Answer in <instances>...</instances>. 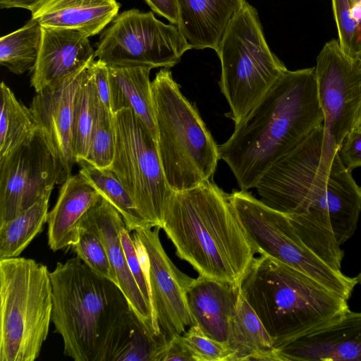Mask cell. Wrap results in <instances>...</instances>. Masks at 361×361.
Wrapping results in <instances>:
<instances>
[{
	"label": "cell",
	"instance_id": "6da1fadb",
	"mask_svg": "<svg viewBox=\"0 0 361 361\" xmlns=\"http://www.w3.org/2000/svg\"><path fill=\"white\" fill-rule=\"evenodd\" d=\"M324 125L274 163L255 188L260 200L286 214L295 231L323 259L341 255L355 233L361 187L335 153L324 157Z\"/></svg>",
	"mask_w": 361,
	"mask_h": 361
},
{
	"label": "cell",
	"instance_id": "7a4b0ae2",
	"mask_svg": "<svg viewBox=\"0 0 361 361\" xmlns=\"http://www.w3.org/2000/svg\"><path fill=\"white\" fill-rule=\"evenodd\" d=\"M324 123L315 68L287 70L218 145L239 188H255L266 171Z\"/></svg>",
	"mask_w": 361,
	"mask_h": 361
},
{
	"label": "cell",
	"instance_id": "3957f363",
	"mask_svg": "<svg viewBox=\"0 0 361 361\" xmlns=\"http://www.w3.org/2000/svg\"><path fill=\"white\" fill-rule=\"evenodd\" d=\"M52 322L75 361H114L139 319L118 286L77 255L50 272Z\"/></svg>",
	"mask_w": 361,
	"mask_h": 361
},
{
	"label": "cell",
	"instance_id": "277c9868",
	"mask_svg": "<svg viewBox=\"0 0 361 361\" xmlns=\"http://www.w3.org/2000/svg\"><path fill=\"white\" fill-rule=\"evenodd\" d=\"M161 228L179 258L213 279L240 285L257 253L228 194L212 179L173 191Z\"/></svg>",
	"mask_w": 361,
	"mask_h": 361
},
{
	"label": "cell",
	"instance_id": "5b68a950",
	"mask_svg": "<svg viewBox=\"0 0 361 361\" xmlns=\"http://www.w3.org/2000/svg\"><path fill=\"white\" fill-rule=\"evenodd\" d=\"M240 289L275 348L350 310L341 295L264 255L254 258Z\"/></svg>",
	"mask_w": 361,
	"mask_h": 361
},
{
	"label": "cell",
	"instance_id": "8992f818",
	"mask_svg": "<svg viewBox=\"0 0 361 361\" xmlns=\"http://www.w3.org/2000/svg\"><path fill=\"white\" fill-rule=\"evenodd\" d=\"M152 92L157 148L171 188L184 190L212 179L220 159L219 147L169 68L157 73Z\"/></svg>",
	"mask_w": 361,
	"mask_h": 361
},
{
	"label": "cell",
	"instance_id": "52a82bcc",
	"mask_svg": "<svg viewBox=\"0 0 361 361\" xmlns=\"http://www.w3.org/2000/svg\"><path fill=\"white\" fill-rule=\"evenodd\" d=\"M53 312L47 267L32 259H0V361H34Z\"/></svg>",
	"mask_w": 361,
	"mask_h": 361
},
{
	"label": "cell",
	"instance_id": "ba28073f",
	"mask_svg": "<svg viewBox=\"0 0 361 361\" xmlns=\"http://www.w3.org/2000/svg\"><path fill=\"white\" fill-rule=\"evenodd\" d=\"M216 52L219 87L230 106L226 116L237 126L288 69L270 49L257 11L247 1Z\"/></svg>",
	"mask_w": 361,
	"mask_h": 361
},
{
	"label": "cell",
	"instance_id": "9c48e42d",
	"mask_svg": "<svg viewBox=\"0 0 361 361\" xmlns=\"http://www.w3.org/2000/svg\"><path fill=\"white\" fill-rule=\"evenodd\" d=\"M228 197L257 253L269 256L350 299L357 284L356 277L345 275L318 256L302 240L286 214L247 190L233 191Z\"/></svg>",
	"mask_w": 361,
	"mask_h": 361
},
{
	"label": "cell",
	"instance_id": "30bf717a",
	"mask_svg": "<svg viewBox=\"0 0 361 361\" xmlns=\"http://www.w3.org/2000/svg\"><path fill=\"white\" fill-rule=\"evenodd\" d=\"M116 147L109 169L152 227L161 228L173 190L166 178L157 141L130 109L114 114Z\"/></svg>",
	"mask_w": 361,
	"mask_h": 361
},
{
	"label": "cell",
	"instance_id": "8fae6325",
	"mask_svg": "<svg viewBox=\"0 0 361 361\" xmlns=\"http://www.w3.org/2000/svg\"><path fill=\"white\" fill-rule=\"evenodd\" d=\"M189 49L176 25L164 23L152 11L133 8L118 14L102 31L94 55L109 66L170 68Z\"/></svg>",
	"mask_w": 361,
	"mask_h": 361
},
{
	"label": "cell",
	"instance_id": "7c38bea8",
	"mask_svg": "<svg viewBox=\"0 0 361 361\" xmlns=\"http://www.w3.org/2000/svg\"><path fill=\"white\" fill-rule=\"evenodd\" d=\"M318 98L324 114V157L331 161L346 135L361 121V63L338 40L325 43L317 57Z\"/></svg>",
	"mask_w": 361,
	"mask_h": 361
},
{
	"label": "cell",
	"instance_id": "4fadbf2b",
	"mask_svg": "<svg viewBox=\"0 0 361 361\" xmlns=\"http://www.w3.org/2000/svg\"><path fill=\"white\" fill-rule=\"evenodd\" d=\"M68 178L65 169L40 128L0 160V224L13 219Z\"/></svg>",
	"mask_w": 361,
	"mask_h": 361
},
{
	"label": "cell",
	"instance_id": "5bb4252c",
	"mask_svg": "<svg viewBox=\"0 0 361 361\" xmlns=\"http://www.w3.org/2000/svg\"><path fill=\"white\" fill-rule=\"evenodd\" d=\"M158 226L133 231L140 259L148 278L155 326L169 341L194 325L187 292L195 279L179 270L166 253Z\"/></svg>",
	"mask_w": 361,
	"mask_h": 361
},
{
	"label": "cell",
	"instance_id": "9a60e30c",
	"mask_svg": "<svg viewBox=\"0 0 361 361\" xmlns=\"http://www.w3.org/2000/svg\"><path fill=\"white\" fill-rule=\"evenodd\" d=\"M275 349L279 361H361V312L349 310Z\"/></svg>",
	"mask_w": 361,
	"mask_h": 361
},
{
	"label": "cell",
	"instance_id": "2e32d148",
	"mask_svg": "<svg viewBox=\"0 0 361 361\" xmlns=\"http://www.w3.org/2000/svg\"><path fill=\"white\" fill-rule=\"evenodd\" d=\"M126 226L120 212L100 195L79 220L77 227L90 230L103 242L117 285L141 322L152 332L160 334L151 307L145 300L130 270L123 249L120 231Z\"/></svg>",
	"mask_w": 361,
	"mask_h": 361
},
{
	"label": "cell",
	"instance_id": "e0dca14e",
	"mask_svg": "<svg viewBox=\"0 0 361 361\" xmlns=\"http://www.w3.org/2000/svg\"><path fill=\"white\" fill-rule=\"evenodd\" d=\"M90 65L36 92L30 106L35 120L47 135L68 178L76 163L72 145L75 97L82 74Z\"/></svg>",
	"mask_w": 361,
	"mask_h": 361
},
{
	"label": "cell",
	"instance_id": "ac0fdd59",
	"mask_svg": "<svg viewBox=\"0 0 361 361\" xmlns=\"http://www.w3.org/2000/svg\"><path fill=\"white\" fill-rule=\"evenodd\" d=\"M42 41L30 85L38 92L94 60L89 37L72 29L42 27Z\"/></svg>",
	"mask_w": 361,
	"mask_h": 361
},
{
	"label": "cell",
	"instance_id": "d6986e66",
	"mask_svg": "<svg viewBox=\"0 0 361 361\" xmlns=\"http://www.w3.org/2000/svg\"><path fill=\"white\" fill-rule=\"evenodd\" d=\"M246 0H177V27L191 49H218Z\"/></svg>",
	"mask_w": 361,
	"mask_h": 361
},
{
	"label": "cell",
	"instance_id": "ffe728a7",
	"mask_svg": "<svg viewBox=\"0 0 361 361\" xmlns=\"http://www.w3.org/2000/svg\"><path fill=\"white\" fill-rule=\"evenodd\" d=\"M240 290V285L199 275L187 292L194 324L208 337L227 343Z\"/></svg>",
	"mask_w": 361,
	"mask_h": 361
},
{
	"label": "cell",
	"instance_id": "44dd1931",
	"mask_svg": "<svg viewBox=\"0 0 361 361\" xmlns=\"http://www.w3.org/2000/svg\"><path fill=\"white\" fill-rule=\"evenodd\" d=\"M119 8L116 0H42L31 18L44 27L75 30L90 37L111 23Z\"/></svg>",
	"mask_w": 361,
	"mask_h": 361
},
{
	"label": "cell",
	"instance_id": "7402d4cb",
	"mask_svg": "<svg viewBox=\"0 0 361 361\" xmlns=\"http://www.w3.org/2000/svg\"><path fill=\"white\" fill-rule=\"evenodd\" d=\"M100 196L80 173L61 185L58 200L48 213V245L54 252L71 247L77 240V224Z\"/></svg>",
	"mask_w": 361,
	"mask_h": 361
},
{
	"label": "cell",
	"instance_id": "603a6c76",
	"mask_svg": "<svg viewBox=\"0 0 361 361\" xmlns=\"http://www.w3.org/2000/svg\"><path fill=\"white\" fill-rule=\"evenodd\" d=\"M111 110L113 114L132 109L157 141L152 68L143 66H109Z\"/></svg>",
	"mask_w": 361,
	"mask_h": 361
},
{
	"label": "cell",
	"instance_id": "cb8c5ba5",
	"mask_svg": "<svg viewBox=\"0 0 361 361\" xmlns=\"http://www.w3.org/2000/svg\"><path fill=\"white\" fill-rule=\"evenodd\" d=\"M227 344L232 351L231 361H279L272 338L240 290L230 323Z\"/></svg>",
	"mask_w": 361,
	"mask_h": 361
},
{
	"label": "cell",
	"instance_id": "d4e9b609",
	"mask_svg": "<svg viewBox=\"0 0 361 361\" xmlns=\"http://www.w3.org/2000/svg\"><path fill=\"white\" fill-rule=\"evenodd\" d=\"M0 160L32 136L39 126L31 110L19 102L4 82L0 85Z\"/></svg>",
	"mask_w": 361,
	"mask_h": 361
},
{
	"label": "cell",
	"instance_id": "484cf974",
	"mask_svg": "<svg viewBox=\"0 0 361 361\" xmlns=\"http://www.w3.org/2000/svg\"><path fill=\"white\" fill-rule=\"evenodd\" d=\"M77 164L80 166L79 173L116 207L130 232L141 226H152L141 215L129 192L112 170L99 168L84 159L78 160Z\"/></svg>",
	"mask_w": 361,
	"mask_h": 361
},
{
	"label": "cell",
	"instance_id": "4316f807",
	"mask_svg": "<svg viewBox=\"0 0 361 361\" xmlns=\"http://www.w3.org/2000/svg\"><path fill=\"white\" fill-rule=\"evenodd\" d=\"M51 192L9 221L0 224V259L19 257L47 221Z\"/></svg>",
	"mask_w": 361,
	"mask_h": 361
},
{
	"label": "cell",
	"instance_id": "83f0119b",
	"mask_svg": "<svg viewBox=\"0 0 361 361\" xmlns=\"http://www.w3.org/2000/svg\"><path fill=\"white\" fill-rule=\"evenodd\" d=\"M90 66L82 74L74 102L72 145L76 163L86 157L100 102Z\"/></svg>",
	"mask_w": 361,
	"mask_h": 361
},
{
	"label": "cell",
	"instance_id": "f1b7e54d",
	"mask_svg": "<svg viewBox=\"0 0 361 361\" xmlns=\"http://www.w3.org/2000/svg\"><path fill=\"white\" fill-rule=\"evenodd\" d=\"M42 34V26L30 18L22 27L1 37L0 63L17 75L31 71L38 57Z\"/></svg>",
	"mask_w": 361,
	"mask_h": 361
},
{
	"label": "cell",
	"instance_id": "f546056e",
	"mask_svg": "<svg viewBox=\"0 0 361 361\" xmlns=\"http://www.w3.org/2000/svg\"><path fill=\"white\" fill-rule=\"evenodd\" d=\"M338 44L348 56L361 51V0H331Z\"/></svg>",
	"mask_w": 361,
	"mask_h": 361
},
{
	"label": "cell",
	"instance_id": "4dcf8cb0",
	"mask_svg": "<svg viewBox=\"0 0 361 361\" xmlns=\"http://www.w3.org/2000/svg\"><path fill=\"white\" fill-rule=\"evenodd\" d=\"M116 147L114 114L99 102L85 159L99 168H109Z\"/></svg>",
	"mask_w": 361,
	"mask_h": 361
},
{
	"label": "cell",
	"instance_id": "1f68e13d",
	"mask_svg": "<svg viewBox=\"0 0 361 361\" xmlns=\"http://www.w3.org/2000/svg\"><path fill=\"white\" fill-rule=\"evenodd\" d=\"M77 240L71 246L73 250L94 272L117 284L102 240L90 230L81 227H77Z\"/></svg>",
	"mask_w": 361,
	"mask_h": 361
},
{
	"label": "cell",
	"instance_id": "d6a6232c",
	"mask_svg": "<svg viewBox=\"0 0 361 361\" xmlns=\"http://www.w3.org/2000/svg\"><path fill=\"white\" fill-rule=\"evenodd\" d=\"M183 337L195 361H231L228 345L208 337L197 325L190 326Z\"/></svg>",
	"mask_w": 361,
	"mask_h": 361
},
{
	"label": "cell",
	"instance_id": "836d02e7",
	"mask_svg": "<svg viewBox=\"0 0 361 361\" xmlns=\"http://www.w3.org/2000/svg\"><path fill=\"white\" fill-rule=\"evenodd\" d=\"M120 238L130 272L145 300L152 310L149 286L146 270L140 259L134 240L133 237H131L130 232L128 230L126 226L121 228L120 231Z\"/></svg>",
	"mask_w": 361,
	"mask_h": 361
},
{
	"label": "cell",
	"instance_id": "e575fe53",
	"mask_svg": "<svg viewBox=\"0 0 361 361\" xmlns=\"http://www.w3.org/2000/svg\"><path fill=\"white\" fill-rule=\"evenodd\" d=\"M337 154L344 167L352 171L361 166V123L354 127L338 147Z\"/></svg>",
	"mask_w": 361,
	"mask_h": 361
},
{
	"label": "cell",
	"instance_id": "d590c367",
	"mask_svg": "<svg viewBox=\"0 0 361 361\" xmlns=\"http://www.w3.org/2000/svg\"><path fill=\"white\" fill-rule=\"evenodd\" d=\"M90 68L93 75L99 102L102 106L111 111L108 66L104 61L97 59L91 63Z\"/></svg>",
	"mask_w": 361,
	"mask_h": 361
},
{
	"label": "cell",
	"instance_id": "8d00e7d4",
	"mask_svg": "<svg viewBox=\"0 0 361 361\" xmlns=\"http://www.w3.org/2000/svg\"><path fill=\"white\" fill-rule=\"evenodd\" d=\"M195 361L182 335H177L170 340L161 354L159 361Z\"/></svg>",
	"mask_w": 361,
	"mask_h": 361
},
{
	"label": "cell",
	"instance_id": "74e56055",
	"mask_svg": "<svg viewBox=\"0 0 361 361\" xmlns=\"http://www.w3.org/2000/svg\"><path fill=\"white\" fill-rule=\"evenodd\" d=\"M152 11L167 19L171 24H178L177 0H144Z\"/></svg>",
	"mask_w": 361,
	"mask_h": 361
},
{
	"label": "cell",
	"instance_id": "f35d334b",
	"mask_svg": "<svg viewBox=\"0 0 361 361\" xmlns=\"http://www.w3.org/2000/svg\"><path fill=\"white\" fill-rule=\"evenodd\" d=\"M42 0H0L1 8H21L32 11Z\"/></svg>",
	"mask_w": 361,
	"mask_h": 361
},
{
	"label": "cell",
	"instance_id": "ab89813d",
	"mask_svg": "<svg viewBox=\"0 0 361 361\" xmlns=\"http://www.w3.org/2000/svg\"><path fill=\"white\" fill-rule=\"evenodd\" d=\"M356 279L357 281V283L361 285V270H360V273L358 274V275L356 276Z\"/></svg>",
	"mask_w": 361,
	"mask_h": 361
},
{
	"label": "cell",
	"instance_id": "60d3db41",
	"mask_svg": "<svg viewBox=\"0 0 361 361\" xmlns=\"http://www.w3.org/2000/svg\"><path fill=\"white\" fill-rule=\"evenodd\" d=\"M356 59L361 63V51L359 53V54L357 55V56L356 57Z\"/></svg>",
	"mask_w": 361,
	"mask_h": 361
},
{
	"label": "cell",
	"instance_id": "b9f144b4",
	"mask_svg": "<svg viewBox=\"0 0 361 361\" xmlns=\"http://www.w3.org/2000/svg\"><path fill=\"white\" fill-rule=\"evenodd\" d=\"M360 123H361V121H360Z\"/></svg>",
	"mask_w": 361,
	"mask_h": 361
}]
</instances>
